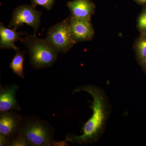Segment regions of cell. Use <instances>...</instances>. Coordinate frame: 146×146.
Masks as SVG:
<instances>
[{
	"label": "cell",
	"mask_w": 146,
	"mask_h": 146,
	"mask_svg": "<svg viewBox=\"0 0 146 146\" xmlns=\"http://www.w3.org/2000/svg\"><path fill=\"white\" fill-rule=\"evenodd\" d=\"M87 92L93 98L91 105L93 114L83 127L80 136L70 135L66 140L80 145H89L97 142L104 132L109 117L110 106L108 98L104 91L100 87L86 85L78 87L74 92Z\"/></svg>",
	"instance_id": "6da1fadb"
},
{
	"label": "cell",
	"mask_w": 146,
	"mask_h": 146,
	"mask_svg": "<svg viewBox=\"0 0 146 146\" xmlns=\"http://www.w3.org/2000/svg\"><path fill=\"white\" fill-rule=\"evenodd\" d=\"M36 33L21 41L28 50L32 66L36 69L50 67L57 58L58 52L45 39H40L36 36Z\"/></svg>",
	"instance_id": "7a4b0ae2"
},
{
	"label": "cell",
	"mask_w": 146,
	"mask_h": 146,
	"mask_svg": "<svg viewBox=\"0 0 146 146\" xmlns=\"http://www.w3.org/2000/svg\"><path fill=\"white\" fill-rule=\"evenodd\" d=\"M45 39L59 53L70 50L76 42L71 35L68 18L51 27Z\"/></svg>",
	"instance_id": "3957f363"
},
{
	"label": "cell",
	"mask_w": 146,
	"mask_h": 146,
	"mask_svg": "<svg viewBox=\"0 0 146 146\" xmlns=\"http://www.w3.org/2000/svg\"><path fill=\"white\" fill-rule=\"evenodd\" d=\"M19 133L25 138L29 145L51 146L54 142L47 125L36 120L29 121L21 127Z\"/></svg>",
	"instance_id": "277c9868"
},
{
	"label": "cell",
	"mask_w": 146,
	"mask_h": 146,
	"mask_svg": "<svg viewBox=\"0 0 146 146\" xmlns=\"http://www.w3.org/2000/svg\"><path fill=\"white\" fill-rule=\"evenodd\" d=\"M42 12L38 11L32 5H23L16 7L12 13L9 28L17 30L24 24L33 28L36 33L39 28Z\"/></svg>",
	"instance_id": "5b68a950"
},
{
	"label": "cell",
	"mask_w": 146,
	"mask_h": 146,
	"mask_svg": "<svg viewBox=\"0 0 146 146\" xmlns=\"http://www.w3.org/2000/svg\"><path fill=\"white\" fill-rule=\"evenodd\" d=\"M90 21L78 19L72 16L68 18L71 35L76 42L87 41L90 40L93 37L94 29Z\"/></svg>",
	"instance_id": "8992f818"
},
{
	"label": "cell",
	"mask_w": 146,
	"mask_h": 146,
	"mask_svg": "<svg viewBox=\"0 0 146 146\" xmlns=\"http://www.w3.org/2000/svg\"><path fill=\"white\" fill-rule=\"evenodd\" d=\"M0 134L10 139L21 129V118L11 111L1 112Z\"/></svg>",
	"instance_id": "52a82bcc"
},
{
	"label": "cell",
	"mask_w": 146,
	"mask_h": 146,
	"mask_svg": "<svg viewBox=\"0 0 146 146\" xmlns=\"http://www.w3.org/2000/svg\"><path fill=\"white\" fill-rule=\"evenodd\" d=\"M18 85L13 84L4 87H1L0 90V111L1 112L20 110L16 101V91Z\"/></svg>",
	"instance_id": "ba28073f"
},
{
	"label": "cell",
	"mask_w": 146,
	"mask_h": 146,
	"mask_svg": "<svg viewBox=\"0 0 146 146\" xmlns=\"http://www.w3.org/2000/svg\"><path fill=\"white\" fill-rule=\"evenodd\" d=\"M67 6L72 17L84 20H90L95 8L90 0H74L67 3Z\"/></svg>",
	"instance_id": "9c48e42d"
},
{
	"label": "cell",
	"mask_w": 146,
	"mask_h": 146,
	"mask_svg": "<svg viewBox=\"0 0 146 146\" xmlns=\"http://www.w3.org/2000/svg\"><path fill=\"white\" fill-rule=\"evenodd\" d=\"M25 33L18 32L14 29L6 27L3 23L0 24V47L3 49H12L15 50H19L15 46V43L18 40L21 41L22 35Z\"/></svg>",
	"instance_id": "30bf717a"
},
{
	"label": "cell",
	"mask_w": 146,
	"mask_h": 146,
	"mask_svg": "<svg viewBox=\"0 0 146 146\" xmlns=\"http://www.w3.org/2000/svg\"><path fill=\"white\" fill-rule=\"evenodd\" d=\"M16 54L11 62L9 67L13 72L21 78L24 77L23 63L25 58V51H16Z\"/></svg>",
	"instance_id": "8fae6325"
},
{
	"label": "cell",
	"mask_w": 146,
	"mask_h": 146,
	"mask_svg": "<svg viewBox=\"0 0 146 146\" xmlns=\"http://www.w3.org/2000/svg\"><path fill=\"white\" fill-rule=\"evenodd\" d=\"M137 54L140 62L146 58V38H143L138 42L137 46Z\"/></svg>",
	"instance_id": "7c38bea8"
},
{
	"label": "cell",
	"mask_w": 146,
	"mask_h": 146,
	"mask_svg": "<svg viewBox=\"0 0 146 146\" xmlns=\"http://www.w3.org/2000/svg\"><path fill=\"white\" fill-rule=\"evenodd\" d=\"M31 5L35 7L36 6H42L49 11L52 8L54 4L55 0H31Z\"/></svg>",
	"instance_id": "4fadbf2b"
},
{
	"label": "cell",
	"mask_w": 146,
	"mask_h": 146,
	"mask_svg": "<svg viewBox=\"0 0 146 146\" xmlns=\"http://www.w3.org/2000/svg\"><path fill=\"white\" fill-rule=\"evenodd\" d=\"M9 145L13 146H26L29 145L26 139L23 135L19 133V134L15 138L11 140Z\"/></svg>",
	"instance_id": "5bb4252c"
},
{
	"label": "cell",
	"mask_w": 146,
	"mask_h": 146,
	"mask_svg": "<svg viewBox=\"0 0 146 146\" xmlns=\"http://www.w3.org/2000/svg\"><path fill=\"white\" fill-rule=\"evenodd\" d=\"M138 26L141 31L146 32V10L143 12L138 19Z\"/></svg>",
	"instance_id": "9a60e30c"
},
{
	"label": "cell",
	"mask_w": 146,
	"mask_h": 146,
	"mask_svg": "<svg viewBox=\"0 0 146 146\" xmlns=\"http://www.w3.org/2000/svg\"><path fill=\"white\" fill-rule=\"evenodd\" d=\"M10 141L7 137L0 134V146L9 145Z\"/></svg>",
	"instance_id": "2e32d148"
},
{
	"label": "cell",
	"mask_w": 146,
	"mask_h": 146,
	"mask_svg": "<svg viewBox=\"0 0 146 146\" xmlns=\"http://www.w3.org/2000/svg\"><path fill=\"white\" fill-rule=\"evenodd\" d=\"M67 143L65 141H60V142H54L53 144L54 146H67L68 145Z\"/></svg>",
	"instance_id": "e0dca14e"
},
{
	"label": "cell",
	"mask_w": 146,
	"mask_h": 146,
	"mask_svg": "<svg viewBox=\"0 0 146 146\" xmlns=\"http://www.w3.org/2000/svg\"><path fill=\"white\" fill-rule=\"evenodd\" d=\"M140 63H141L142 67L144 68V70L146 71V58L142 61H141Z\"/></svg>",
	"instance_id": "ac0fdd59"
},
{
	"label": "cell",
	"mask_w": 146,
	"mask_h": 146,
	"mask_svg": "<svg viewBox=\"0 0 146 146\" xmlns=\"http://www.w3.org/2000/svg\"><path fill=\"white\" fill-rule=\"evenodd\" d=\"M138 1L146 3V0H138Z\"/></svg>",
	"instance_id": "d6986e66"
}]
</instances>
